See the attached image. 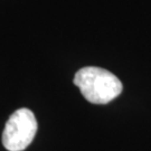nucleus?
Returning <instances> with one entry per match:
<instances>
[{
    "label": "nucleus",
    "instance_id": "f257e3e1",
    "mask_svg": "<svg viewBox=\"0 0 151 151\" xmlns=\"http://www.w3.org/2000/svg\"><path fill=\"white\" fill-rule=\"evenodd\" d=\"M74 84L83 96L94 104H106L122 92V83L111 72L100 67H84L74 76Z\"/></svg>",
    "mask_w": 151,
    "mask_h": 151
},
{
    "label": "nucleus",
    "instance_id": "f03ea898",
    "mask_svg": "<svg viewBox=\"0 0 151 151\" xmlns=\"http://www.w3.org/2000/svg\"><path fill=\"white\" fill-rule=\"evenodd\" d=\"M37 120L29 109L15 111L6 123L2 145L9 151L25 150L32 142L37 132Z\"/></svg>",
    "mask_w": 151,
    "mask_h": 151
}]
</instances>
